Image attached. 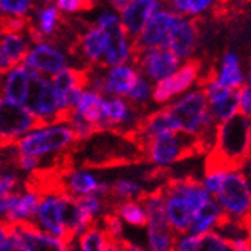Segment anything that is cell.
Returning <instances> with one entry per match:
<instances>
[{
  "label": "cell",
  "instance_id": "6da1fadb",
  "mask_svg": "<svg viewBox=\"0 0 251 251\" xmlns=\"http://www.w3.org/2000/svg\"><path fill=\"white\" fill-rule=\"evenodd\" d=\"M251 159V118L239 112L218 126L215 147L207 155L205 167L241 169Z\"/></svg>",
  "mask_w": 251,
  "mask_h": 251
},
{
  "label": "cell",
  "instance_id": "7a4b0ae2",
  "mask_svg": "<svg viewBox=\"0 0 251 251\" xmlns=\"http://www.w3.org/2000/svg\"><path fill=\"white\" fill-rule=\"evenodd\" d=\"M176 132L202 138L216 133L218 124L208 112V100L201 86L164 107Z\"/></svg>",
  "mask_w": 251,
  "mask_h": 251
},
{
  "label": "cell",
  "instance_id": "3957f363",
  "mask_svg": "<svg viewBox=\"0 0 251 251\" xmlns=\"http://www.w3.org/2000/svg\"><path fill=\"white\" fill-rule=\"evenodd\" d=\"M77 143L78 140L71 124L65 120L37 126L17 143V149L23 155H29L45 161L49 158H58V155L66 153Z\"/></svg>",
  "mask_w": 251,
  "mask_h": 251
},
{
  "label": "cell",
  "instance_id": "277c9868",
  "mask_svg": "<svg viewBox=\"0 0 251 251\" xmlns=\"http://www.w3.org/2000/svg\"><path fill=\"white\" fill-rule=\"evenodd\" d=\"M95 26L104 32V68H114L132 63L135 46L133 40L123 28L120 12L115 9H103L95 19Z\"/></svg>",
  "mask_w": 251,
  "mask_h": 251
},
{
  "label": "cell",
  "instance_id": "5b68a950",
  "mask_svg": "<svg viewBox=\"0 0 251 251\" xmlns=\"http://www.w3.org/2000/svg\"><path fill=\"white\" fill-rule=\"evenodd\" d=\"M224 216L237 222L251 219V179L241 169H231L225 175L221 190L215 196Z\"/></svg>",
  "mask_w": 251,
  "mask_h": 251
},
{
  "label": "cell",
  "instance_id": "8992f818",
  "mask_svg": "<svg viewBox=\"0 0 251 251\" xmlns=\"http://www.w3.org/2000/svg\"><path fill=\"white\" fill-rule=\"evenodd\" d=\"M193 153H201L198 138L181 132L156 136L143 149V155L156 167L173 166Z\"/></svg>",
  "mask_w": 251,
  "mask_h": 251
},
{
  "label": "cell",
  "instance_id": "52a82bcc",
  "mask_svg": "<svg viewBox=\"0 0 251 251\" xmlns=\"http://www.w3.org/2000/svg\"><path fill=\"white\" fill-rule=\"evenodd\" d=\"M146 205L149 222H147V250L149 251H173L178 234L170 227L166 215V199L161 188L149 192L143 198Z\"/></svg>",
  "mask_w": 251,
  "mask_h": 251
},
{
  "label": "cell",
  "instance_id": "ba28073f",
  "mask_svg": "<svg viewBox=\"0 0 251 251\" xmlns=\"http://www.w3.org/2000/svg\"><path fill=\"white\" fill-rule=\"evenodd\" d=\"M28 69V68H26ZM31 72V92L26 107L35 115L40 124H51L65 121L60 110L58 98L52 80L37 72Z\"/></svg>",
  "mask_w": 251,
  "mask_h": 251
},
{
  "label": "cell",
  "instance_id": "9c48e42d",
  "mask_svg": "<svg viewBox=\"0 0 251 251\" xmlns=\"http://www.w3.org/2000/svg\"><path fill=\"white\" fill-rule=\"evenodd\" d=\"M140 75L133 63L120 65L114 68H106L104 72L94 74L87 71V87L101 92L104 97H121L127 98L132 87Z\"/></svg>",
  "mask_w": 251,
  "mask_h": 251
},
{
  "label": "cell",
  "instance_id": "30bf717a",
  "mask_svg": "<svg viewBox=\"0 0 251 251\" xmlns=\"http://www.w3.org/2000/svg\"><path fill=\"white\" fill-rule=\"evenodd\" d=\"M42 202V192L29 182L23 190L0 198V213L6 225H28L35 222Z\"/></svg>",
  "mask_w": 251,
  "mask_h": 251
},
{
  "label": "cell",
  "instance_id": "8fae6325",
  "mask_svg": "<svg viewBox=\"0 0 251 251\" xmlns=\"http://www.w3.org/2000/svg\"><path fill=\"white\" fill-rule=\"evenodd\" d=\"M161 192L166 199V215L170 227L178 236L187 234L195 216V210L185 193V179H170L161 188Z\"/></svg>",
  "mask_w": 251,
  "mask_h": 251
},
{
  "label": "cell",
  "instance_id": "7c38bea8",
  "mask_svg": "<svg viewBox=\"0 0 251 251\" xmlns=\"http://www.w3.org/2000/svg\"><path fill=\"white\" fill-rule=\"evenodd\" d=\"M37 126L39 120L26 107L9 103L6 100L0 101V140L2 147L17 144L25 135H28Z\"/></svg>",
  "mask_w": 251,
  "mask_h": 251
},
{
  "label": "cell",
  "instance_id": "4fadbf2b",
  "mask_svg": "<svg viewBox=\"0 0 251 251\" xmlns=\"http://www.w3.org/2000/svg\"><path fill=\"white\" fill-rule=\"evenodd\" d=\"M132 63L140 71V74H143L153 84L170 78L182 66V61L169 49H143V51H135Z\"/></svg>",
  "mask_w": 251,
  "mask_h": 251
},
{
  "label": "cell",
  "instance_id": "5bb4252c",
  "mask_svg": "<svg viewBox=\"0 0 251 251\" xmlns=\"http://www.w3.org/2000/svg\"><path fill=\"white\" fill-rule=\"evenodd\" d=\"M201 63L195 58L184 61L179 71L170 78L155 84L153 101L158 106L166 107L175 100L185 95L193 89V86L201 81Z\"/></svg>",
  "mask_w": 251,
  "mask_h": 251
},
{
  "label": "cell",
  "instance_id": "9a60e30c",
  "mask_svg": "<svg viewBox=\"0 0 251 251\" xmlns=\"http://www.w3.org/2000/svg\"><path fill=\"white\" fill-rule=\"evenodd\" d=\"M23 66L32 72L52 78L60 71L69 68L68 55L61 49L46 40L32 43Z\"/></svg>",
  "mask_w": 251,
  "mask_h": 251
},
{
  "label": "cell",
  "instance_id": "2e32d148",
  "mask_svg": "<svg viewBox=\"0 0 251 251\" xmlns=\"http://www.w3.org/2000/svg\"><path fill=\"white\" fill-rule=\"evenodd\" d=\"M178 14L172 8L162 6L156 14L150 17L140 37L133 42L135 51L143 49H166L173 25Z\"/></svg>",
  "mask_w": 251,
  "mask_h": 251
},
{
  "label": "cell",
  "instance_id": "e0dca14e",
  "mask_svg": "<svg viewBox=\"0 0 251 251\" xmlns=\"http://www.w3.org/2000/svg\"><path fill=\"white\" fill-rule=\"evenodd\" d=\"M6 225V224H5ZM20 251H72V242L49 234L34 224L8 225Z\"/></svg>",
  "mask_w": 251,
  "mask_h": 251
},
{
  "label": "cell",
  "instance_id": "ac0fdd59",
  "mask_svg": "<svg viewBox=\"0 0 251 251\" xmlns=\"http://www.w3.org/2000/svg\"><path fill=\"white\" fill-rule=\"evenodd\" d=\"M61 190L63 188L58 184L42 192V202H40L39 211H37L34 225L55 237L69 241L68 231L61 221V210H60V192Z\"/></svg>",
  "mask_w": 251,
  "mask_h": 251
},
{
  "label": "cell",
  "instance_id": "d6986e66",
  "mask_svg": "<svg viewBox=\"0 0 251 251\" xmlns=\"http://www.w3.org/2000/svg\"><path fill=\"white\" fill-rule=\"evenodd\" d=\"M60 185L63 192L75 198L97 195L103 199H110L112 195V184L100 181L92 172L83 169H68L60 176Z\"/></svg>",
  "mask_w": 251,
  "mask_h": 251
},
{
  "label": "cell",
  "instance_id": "ffe728a7",
  "mask_svg": "<svg viewBox=\"0 0 251 251\" xmlns=\"http://www.w3.org/2000/svg\"><path fill=\"white\" fill-rule=\"evenodd\" d=\"M198 23L195 19L178 16L170 32L166 49L172 51L182 63L192 60V55L198 46Z\"/></svg>",
  "mask_w": 251,
  "mask_h": 251
},
{
  "label": "cell",
  "instance_id": "44dd1931",
  "mask_svg": "<svg viewBox=\"0 0 251 251\" xmlns=\"http://www.w3.org/2000/svg\"><path fill=\"white\" fill-rule=\"evenodd\" d=\"M29 29V28H28ZM26 31H2V43H0V71L2 75L23 65L26 58L29 48L32 45L31 35L26 37Z\"/></svg>",
  "mask_w": 251,
  "mask_h": 251
},
{
  "label": "cell",
  "instance_id": "7402d4cb",
  "mask_svg": "<svg viewBox=\"0 0 251 251\" xmlns=\"http://www.w3.org/2000/svg\"><path fill=\"white\" fill-rule=\"evenodd\" d=\"M162 8L156 0H129L120 12V20L126 32L135 42L143 32L147 22Z\"/></svg>",
  "mask_w": 251,
  "mask_h": 251
},
{
  "label": "cell",
  "instance_id": "603a6c76",
  "mask_svg": "<svg viewBox=\"0 0 251 251\" xmlns=\"http://www.w3.org/2000/svg\"><path fill=\"white\" fill-rule=\"evenodd\" d=\"M31 92V72L23 65L12 68L3 74L2 81V100L9 103L26 106Z\"/></svg>",
  "mask_w": 251,
  "mask_h": 251
},
{
  "label": "cell",
  "instance_id": "cb8c5ba5",
  "mask_svg": "<svg viewBox=\"0 0 251 251\" xmlns=\"http://www.w3.org/2000/svg\"><path fill=\"white\" fill-rule=\"evenodd\" d=\"M60 23L61 16L55 3H46L35 8L32 20L29 22V35L32 43L54 37L60 28Z\"/></svg>",
  "mask_w": 251,
  "mask_h": 251
},
{
  "label": "cell",
  "instance_id": "d4e9b609",
  "mask_svg": "<svg viewBox=\"0 0 251 251\" xmlns=\"http://www.w3.org/2000/svg\"><path fill=\"white\" fill-rule=\"evenodd\" d=\"M104 104L106 97L101 92H97L91 87L83 91L78 104L72 110L74 114L92 123L98 132H106V118H104Z\"/></svg>",
  "mask_w": 251,
  "mask_h": 251
},
{
  "label": "cell",
  "instance_id": "484cf974",
  "mask_svg": "<svg viewBox=\"0 0 251 251\" xmlns=\"http://www.w3.org/2000/svg\"><path fill=\"white\" fill-rule=\"evenodd\" d=\"M77 51L83 61L91 69V66L103 65L104 60V32L95 25H91L77 42Z\"/></svg>",
  "mask_w": 251,
  "mask_h": 251
},
{
  "label": "cell",
  "instance_id": "4316f807",
  "mask_svg": "<svg viewBox=\"0 0 251 251\" xmlns=\"http://www.w3.org/2000/svg\"><path fill=\"white\" fill-rule=\"evenodd\" d=\"M213 75L221 86L231 91L242 89L247 78V74L241 65V58L233 51H227L224 54L218 71H213Z\"/></svg>",
  "mask_w": 251,
  "mask_h": 251
},
{
  "label": "cell",
  "instance_id": "83f0119b",
  "mask_svg": "<svg viewBox=\"0 0 251 251\" xmlns=\"http://www.w3.org/2000/svg\"><path fill=\"white\" fill-rule=\"evenodd\" d=\"M224 218H225L224 211L221 205L218 204V201L215 198H211L204 207H201L195 213L188 233L198 237H202L208 233L216 231V228L219 227V224L222 222Z\"/></svg>",
  "mask_w": 251,
  "mask_h": 251
},
{
  "label": "cell",
  "instance_id": "f1b7e54d",
  "mask_svg": "<svg viewBox=\"0 0 251 251\" xmlns=\"http://www.w3.org/2000/svg\"><path fill=\"white\" fill-rule=\"evenodd\" d=\"M117 215L123 219L124 224H129L132 227L143 228L147 227L149 215L143 201H124V202H115L112 207Z\"/></svg>",
  "mask_w": 251,
  "mask_h": 251
},
{
  "label": "cell",
  "instance_id": "f546056e",
  "mask_svg": "<svg viewBox=\"0 0 251 251\" xmlns=\"http://www.w3.org/2000/svg\"><path fill=\"white\" fill-rule=\"evenodd\" d=\"M107 242V233L104 231L101 222H97L72 242V251H104Z\"/></svg>",
  "mask_w": 251,
  "mask_h": 251
},
{
  "label": "cell",
  "instance_id": "4dcf8cb0",
  "mask_svg": "<svg viewBox=\"0 0 251 251\" xmlns=\"http://www.w3.org/2000/svg\"><path fill=\"white\" fill-rule=\"evenodd\" d=\"M143 185L132 178H117L112 182V195L110 201L115 202H124V201H143L147 195Z\"/></svg>",
  "mask_w": 251,
  "mask_h": 251
},
{
  "label": "cell",
  "instance_id": "1f68e13d",
  "mask_svg": "<svg viewBox=\"0 0 251 251\" xmlns=\"http://www.w3.org/2000/svg\"><path fill=\"white\" fill-rule=\"evenodd\" d=\"M213 2L210 0H175L170 8L176 12L178 16L195 19L196 16H202L207 11L213 8Z\"/></svg>",
  "mask_w": 251,
  "mask_h": 251
},
{
  "label": "cell",
  "instance_id": "d6a6232c",
  "mask_svg": "<svg viewBox=\"0 0 251 251\" xmlns=\"http://www.w3.org/2000/svg\"><path fill=\"white\" fill-rule=\"evenodd\" d=\"M153 91H155V84L149 78H146L143 74H140L132 87L130 94L127 95V100L136 107L144 106L150 101V100H153Z\"/></svg>",
  "mask_w": 251,
  "mask_h": 251
},
{
  "label": "cell",
  "instance_id": "836d02e7",
  "mask_svg": "<svg viewBox=\"0 0 251 251\" xmlns=\"http://www.w3.org/2000/svg\"><path fill=\"white\" fill-rule=\"evenodd\" d=\"M26 184L28 182L22 179L17 169L3 167L2 176H0V198L23 190V188L26 187Z\"/></svg>",
  "mask_w": 251,
  "mask_h": 251
},
{
  "label": "cell",
  "instance_id": "e575fe53",
  "mask_svg": "<svg viewBox=\"0 0 251 251\" xmlns=\"http://www.w3.org/2000/svg\"><path fill=\"white\" fill-rule=\"evenodd\" d=\"M0 11L3 19H29L32 11V2L29 0H2Z\"/></svg>",
  "mask_w": 251,
  "mask_h": 251
},
{
  "label": "cell",
  "instance_id": "d590c367",
  "mask_svg": "<svg viewBox=\"0 0 251 251\" xmlns=\"http://www.w3.org/2000/svg\"><path fill=\"white\" fill-rule=\"evenodd\" d=\"M227 172H228L227 169H222V167H205L201 184H202V187L213 198H215L218 195V192L221 190Z\"/></svg>",
  "mask_w": 251,
  "mask_h": 251
},
{
  "label": "cell",
  "instance_id": "8d00e7d4",
  "mask_svg": "<svg viewBox=\"0 0 251 251\" xmlns=\"http://www.w3.org/2000/svg\"><path fill=\"white\" fill-rule=\"evenodd\" d=\"M198 251H236V248L218 231H213L201 237Z\"/></svg>",
  "mask_w": 251,
  "mask_h": 251
},
{
  "label": "cell",
  "instance_id": "74e56055",
  "mask_svg": "<svg viewBox=\"0 0 251 251\" xmlns=\"http://www.w3.org/2000/svg\"><path fill=\"white\" fill-rule=\"evenodd\" d=\"M100 222H101L104 231L107 233L109 239L121 241V242L126 241L124 239V222L114 210H110L109 213H106V216Z\"/></svg>",
  "mask_w": 251,
  "mask_h": 251
},
{
  "label": "cell",
  "instance_id": "f35d334b",
  "mask_svg": "<svg viewBox=\"0 0 251 251\" xmlns=\"http://www.w3.org/2000/svg\"><path fill=\"white\" fill-rule=\"evenodd\" d=\"M239 101H241V112L248 118H251V71L247 72L245 84L239 89Z\"/></svg>",
  "mask_w": 251,
  "mask_h": 251
},
{
  "label": "cell",
  "instance_id": "ab89813d",
  "mask_svg": "<svg viewBox=\"0 0 251 251\" xmlns=\"http://www.w3.org/2000/svg\"><path fill=\"white\" fill-rule=\"evenodd\" d=\"M60 12H66V14H77L80 11L89 9L92 3L89 2H81V0H58L55 2Z\"/></svg>",
  "mask_w": 251,
  "mask_h": 251
},
{
  "label": "cell",
  "instance_id": "60d3db41",
  "mask_svg": "<svg viewBox=\"0 0 251 251\" xmlns=\"http://www.w3.org/2000/svg\"><path fill=\"white\" fill-rule=\"evenodd\" d=\"M199 239L201 237L193 236L190 233L178 236L176 244H175L173 251H198L199 247Z\"/></svg>",
  "mask_w": 251,
  "mask_h": 251
},
{
  "label": "cell",
  "instance_id": "b9f144b4",
  "mask_svg": "<svg viewBox=\"0 0 251 251\" xmlns=\"http://www.w3.org/2000/svg\"><path fill=\"white\" fill-rule=\"evenodd\" d=\"M0 251H20L11 228L5 224H2L0 228Z\"/></svg>",
  "mask_w": 251,
  "mask_h": 251
},
{
  "label": "cell",
  "instance_id": "7bdbcfd3",
  "mask_svg": "<svg viewBox=\"0 0 251 251\" xmlns=\"http://www.w3.org/2000/svg\"><path fill=\"white\" fill-rule=\"evenodd\" d=\"M126 242V241H124ZM124 242L121 241H114V239H109L107 247L104 251H124Z\"/></svg>",
  "mask_w": 251,
  "mask_h": 251
},
{
  "label": "cell",
  "instance_id": "ee69618b",
  "mask_svg": "<svg viewBox=\"0 0 251 251\" xmlns=\"http://www.w3.org/2000/svg\"><path fill=\"white\" fill-rule=\"evenodd\" d=\"M124 251H149V250H146V248H143L140 245H135V244H132L129 241H126L124 242Z\"/></svg>",
  "mask_w": 251,
  "mask_h": 251
}]
</instances>
